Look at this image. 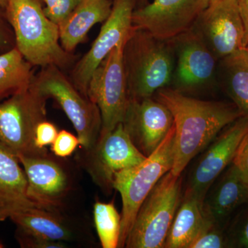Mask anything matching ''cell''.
<instances>
[{"label": "cell", "mask_w": 248, "mask_h": 248, "mask_svg": "<svg viewBox=\"0 0 248 248\" xmlns=\"http://www.w3.org/2000/svg\"><path fill=\"white\" fill-rule=\"evenodd\" d=\"M155 94V99L169 109L174 120L175 142L170 170L174 175H182L192 159L223 129L242 117L233 103L201 100L169 87Z\"/></svg>", "instance_id": "6da1fadb"}, {"label": "cell", "mask_w": 248, "mask_h": 248, "mask_svg": "<svg viewBox=\"0 0 248 248\" xmlns=\"http://www.w3.org/2000/svg\"><path fill=\"white\" fill-rule=\"evenodd\" d=\"M123 62L130 100L153 97L172 82L175 55L172 41L160 40L135 27L124 45Z\"/></svg>", "instance_id": "7a4b0ae2"}, {"label": "cell", "mask_w": 248, "mask_h": 248, "mask_svg": "<svg viewBox=\"0 0 248 248\" xmlns=\"http://www.w3.org/2000/svg\"><path fill=\"white\" fill-rule=\"evenodd\" d=\"M5 16L16 46L33 66H66L71 53L60 43V29L45 14L41 0H7Z\"/></svg>", "instance_id": "3957f363"}, {"label": "cell", "mask_w": 248, "mask_h": 248, "mask_svg": "<svg viewBox=\"0 0 248 248\" xmlns=\"http://www.w3.org/2000/svg\"><path fill=\"white\" fill-rule=\"evenodd\" d=\"M175 131L174 124L167 136L150 156L138 166L119 172L112 187L122 200V227L118 248L125 247L139 209L160 179L172 169Z\"/></svg>", "instance_id": "277c9868"}, {"label": "cell", "mask_w": 248, "mask_h": 248, "mask_svg": "<svg viewBox=\"0 0 248 248\" xmlns=\"http://www.w3.org/2000/svg\"><path fill=\"white\" fill-rule=\"evenodd\" d=\"M182 175H174L169 171L160 179L139 209L125 248H164L182 202Z\"/></svg>", "instance_id": "5b68a950"}, {"label": "cell", "mask_w": 248, "mask_h": 248, "mask_svg": "<svg viewBox=\"0 0 248 248\" xmlns=\"http://www.w3.org/2000/svg\"><path fill=\"white\" fill-rule=\"evenodd\" d=\"M47 99L55 101L76 129L80 146L89 151L95 146L102 128L100 111L55 66L42 68L31 86Z\"/></svg>", "instance_id": "8992f818"}, {"label": "cell", "mask_w": 248, "mask_h": 248, "mask_svg": "<svg viewBox=\"0 0 248 248\" xmlns=\"http://www.w3.org/2000/svg\"><path fill=\"white\" fill-rule=\"evenodd\" d=\"M46 101L30 88L0 102V141L17 156L48 155L35 145L36 128L46 120Z\"/></svg>", "instance_id": "52a82bcc"}, {"label": "cell", "mask_w": 248, "mask_h": 248, "mask_svg": "<svg viewBox=\"0 0 248 248\" xmlns=\"http://www.w3.org/2000/svg\"><path fill=\"white\" fill-rule=\"evenodd\" d=\"M125 44L112 49L90 79L87 97L99 108L102 118L99 138L123 122L130 102L123 62Z\"/></svg>", "instance_id": "ba28073f"}, {"label": "cell", "mask_w": 248, "mask_h": 248, "mask_svg": "<svg viewBox=\"0 0 248 248\" xmlns=\"http://www.w3.org/2000/svg\"><path fill=\"white\" fill-rule=\"evenodd\" d=\"M136 0H113L112 11L89 51L72 71L71 80L87 97L89 83L93 73L111 50L125 43L135 30L133 14Z\"/></svg>", "instance_id": "9c48e42d"}, {"label": "cell", "mask_w": 248, "mask_h": 248, "mask_svg": "<svg viewBox=\"0 0 248 248\" xmlns=\"http://www.w3.org/2000/svg\"><path fill=\"white\" fill-rule=\"evenodd\" d=\"M195 27L218 60L246 48L237 0H209Z\"/></svg>", "instance_id": "30bf717a"}, {"label": "cell", "mask_w": 248, "mask_h": 248, "mask_svg": "<svg viewBox=\"0 0 248 248\" xmlns=\"http://www.w3.org/2000/svg\"><path fill=\"white\" fill-rule=\"evenodd\" d=\"M209 0H154L135 9L133 24L160 40L171 41L195 27Z\"/></svg>", "instance_id": "8fae6325"}, {"label": "cell", "mask_w": 248, "mask_h": 248, "mask_svg": "<svg viewBox=\"0 0 248 248\" xmlns=\"http://www.w3.org/2000/svg\"><path fill=\"white\" fill-rule=\"evenodd\" d=\"M248 131V118L244 116L223 129L205 148L192 169L185 192L204 202L215 180L232 162L240 141Z\"/></svg>", "instance_id": "7c38bea8"}, {"label": "cell", "mask_w": 248, "mask_h": 248, "mask_svg": "<svg viewBox=\"0 0 248 248\" xmlns=\"http://www.w3.org/2000/svg\"><path fill=\"white\" fill-rule=\"evenodd\" d=\"M88 152V170L94 182L104 189L113 188L114 177L119 172L141 164L146 156L139 151L123 123L98 139Z\"/></svg>", "instance_id": "4fadbf2b"}, {"label": "cell", "mask_w": 248, "mask_h": 248, "mask_svg": "<svg viewBox=\"0 0 248 248\" xmlns=\"http://www.w3.org/2000/svg\"><path fill=\"white\" fill-rule=\"evenodd\" d=\"M171 41L175 55L172 79L174 89L182 92L198 89L211 82L218 60L195 27Z\"/></svg>", "instance_id": "5bb4252c"}, {"label": "cell", "mask_w": 248, "mask_h": 248, "mask_svg": "<svg viewBox=\"0 0 248 248\" xmlns=\"http://www.w3.org/2000/svg\"><path fill=\"white\" fill-rule=\"evenodd\" d=\"M122 123L135 146L147 157L164 141L174 120L164 104L148 97L130 100Z\"/></svg>", "instance_id": "9a60e30c"}, {"label": "cell", "mask_w": 248, "mask_h": 248, "mask_svg": "<svg viewBox=\"0 0 248 248\" xmlns=\"http://www.w3.org/2000/svg\"><path fill=\"white\" fill-rule=\"evenodd\" d=\"M27 175L28 195L38 206L56 210L69 187L68 176L58 163L40 156H19Z\"/></svg>", "instance_id": "2e32d148"}, {"label": "cell", "mask_w": 248, "mask_h": 248, "mask_svg": "<svg viewBox=\"0 0 248 248\" xmlns=\"http://www.w3.org/2000/svg\"><path fill=\"white\" fill-rule=\"evenodd\" d=\"M20 165L17 155L0 141V221L19 210L40 207L28 195L27 175Z\"/></svg>", "instance_id": "e0dca14e"}, {"label": "cell", "mask_w": 248, "mask_h": 248, "mask_svg": "<svg viewBox=\"0 0 248 248\" xmlns=\"http://www.w3.org/2000/svg\"><path fill=\"white\" fill-rule=\"evenodd\" d=\"M112 0H82L59 27L63 48L69 53L74 51L95 24L107 20L112 11Z\"/></svg>", "instance_id": "ac0fdd59"}, {"label": "cell", "mask_w": 248, "mask_h": 248, "mask_svg": "<svg viewBox=\"0 0 248 248\" xmlns=\"http://www.w3.org/2000/svg\"><path fill=\"white\" fill-rule=\"evenodd\" d=\"M212 222L214 221L204 210L203 201L184 192L165 241L164 248H188Z\"/></svg>", "instance_id": "d6986e66"}, {"label": "cell", "mask_w": 248, "mask_h": 248, "mask_svg": "<svg viewBox=\"0 0 248 248\" xmlns=\"http://www.w3.org/2000/svg\"><path fill=\"white\" fill-rule=\"evenodd\" d=\"M248 200V186L232 164L203 202L207 216L217 224Z\"/></svg>", "instance_id": "ffe728a7"}, {"label": "cell", "mask_w": 248, "mask_h": 248, "mask_svg": "<svg viewBox=\"0 0 248 248\" xmlns=\"http://www.w3.org/2000/svg\"><path fill=\"white\" fill-rule=\"evenodd\" d=\"M17 227L18 233L50 241H71L74 234L56 210L31 207L12 214L9 217Z\"/></svg>", "instance_id": "44dd1931"}, {"label": "cell", "mask_w": 248, "mask_h": 248, "mask_svg": "<svg viewBox=\"0 0 248 248\" xmlns=\"http://www.w3.org/2000/svg\"><path fill=\"white\" fill-rule=\"evenodd\" d=\"M221 78L228 96L248 118V54L246 48L220 60Z\"/></svg>", "instance_id": "7402d4cb"}, {"label": "cell", "mask_w": 248, "mask_h": 248, "mask_svg": "<svg viewBox=\"0 0 248 248\" xmlns=\"http://www.w3.org/2000/svg\"><path fill=\"white\" fill-rule=\"evenodd\" d=\"M32 66L16 46L0 54V102L30 89Z\"/></svg>", "instance_id": "603a6c76"}, {"label": "cell", "mask_w": 248, "mask_h": 248, "mask_svg": "<svg viewBox=\"0 0 248 248\" xmlns=\"http://www.w3.org/2000/svg\"><path fill=\"white\" fill-rule=\"evenodd\" d=\"M94 225L103 248H117L120 243L122 216L114 202H97L93 209Z\"/></svg>", "instance_id": "cb8c5ba5"}, {"label": "cell", "mask_w": 248, "mask_h": 248, "mask_svg": "<svg viewBox=\"0 0 248 248\" xmlns=\"http://www.w3.org/2000/svg\"><path fill=\"white\" fill-rule=\"evenodd\" d=\"M228 240L219 225L212 222L197 236L188 248H223L228 247Z\"/></svg>", "instance_id": "d4e9b609"}, {"label": "cell", "mask_w": 248, "mask_h": 248, "mask_svg": "<svg viewBox=\"0 0 248 248\" xmlns=\"http://www.w3.org/2000/svg\"><path fill=\"white\" fill-rule=\"evenodd\" d=\"M47 17L60 27L69 17L82 0H43Z\"/></svg>", "instance_id": "484cf974"}, {"label": "cell", "mask_w": 248, "mask_h": 248, "mask_svg": "<svg viewBox=\"0 0 248 248\" xmlns=\"http://www.w3.org/2000/svg\"><path fill=\"white\" fill-rule=\"evenodd\" d=\"M79 145L78 136L63 130L59 132L58 136L51 145V150L55 156L66 158L71 156Z\"/></svg>", "instance_id": "4316f807"}, {"label": "cell", "mask_w": 248, "mask_h": 248, "mask_svg": "<svg viewBox=\"0 0 248 248\" xmlns=\"http://www.w3.org/2000/svg\"><path fill=\"white\" fill-rule=\"evenodd\" d=\"M58 130L55 124L47 120L38 124L35 133V145L38 149H46V147L53 144L58 135Z\"/></svg>", "instance_id": "83f0119b"}, {"label": "cell", "mask_w": 248, "mask_h": 248, "mask_svg": "<svg viewBox=\"0 0 248 248\" xmlns=\"http://www.w3.org/2000/svg\"><path fill=\"white\" fill-rule=\"evenodd\" d=\"M232 164L248 186V131L240 141Z\"/></svg>", "instance_id": "f1b7e54d"}, {"label": "cell", "mask_w": 248, "mask_h": 248, "mask_svg": "<svg viewBox=\"0 0 248 248\" xmlns=\"http://www.w3.org/2000/svg\"><path fill=\"white\" fill-rule=\"evenodd\" d=\"M17 239L22 248H63V242L50 241L37 236L17 232Z\"/></svg>", "instance_id": "f546056e"}, {"label": "cell", "mask_w": 248, "mask_h": 248, "mask_svg": "<svg viewBox=\"0 0 248 248\" xmlns=\"http://www.w3.org/2000/svg\"><path fill=\"white\" fill-rule=\"evenodd\" d=\"M237 1L240 14L244 23L246 46L248 44V0H237Z\"/></svg>", "instance_id": "4dcf8cb0"}, {"label": "cell", "mask_w": 248, "mask_h": 248, "mask_svg": "<svg viewBox=\"0 0 248 248\" xmlns=\"http://www.w3.org/2000/svg\"><path fill=\"white\" fill-rule=\"evenodd\" d=\"M11 42V37L9 29L0 17V50L8 48Z\"/></svg>", "instance_id": "1f68e13d"}, {"label": "cell", "mask_w": 248, "mask_h": 248, "mask_svg": "<svg viewBox=\"0 0 248 248\" xmlns=\"http://www.w3.org/2000/svg\"><path fill=\"white\" fill-rule=\"evenodd\" d=\"M236 241L239 247L248 248V215L240 228Z\"/></svg>", "instance_id": "d6a6232c"}, {"label": "cell", "mask_w": 248, "mask_h": 248, "mask_svg": "<svg viewBox=\"0 0 248 248\" xmlns=\"http://www.w3.org/2000/svg\"><path fill=\"white\" fill-rule=\"evenodd\" d=\"M7 4V0H0V11H4Z\"/></svg>", "instance_id": "836d02e7"}, {"label": "cell", "mask_w": 248, "mask_h": 248, "mask_svg": "<svg viewBox=\"0 0 248 248\" xmlns=\"http://www.w3.org/2000/svg\"><path fill=\"white\" fill-rule=\"evenodd\" d=\"M246 48V51H247V53L248 54V44L247 46H246V48Z\"/></svg>", "instance_id": "e575fe53"}]
</instances>
